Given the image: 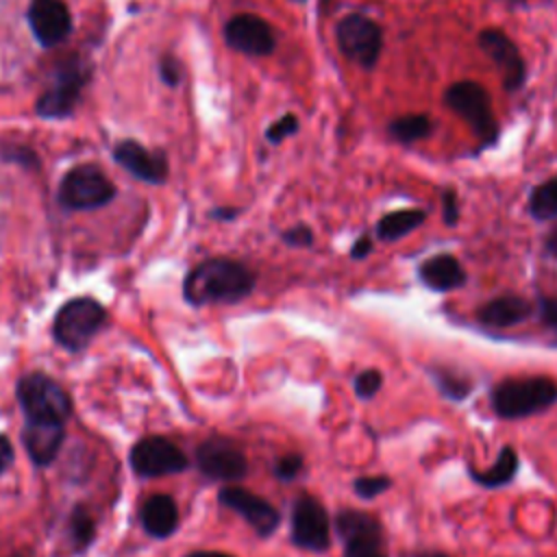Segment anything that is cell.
Instances as JSON below:
<instances>
[{
    "mask_svg": "<svg viewBox=\"0 0 557 557\" xmlns=\"http://www.w3.org/2000/svg\"><path fill=\"white\" fill-rule=\"evenodd\" d=\"M128 463L137 476L157 479L178 474L189 468L187 455L163 435L141 437L128 453Z\"/></svg>",
    "mask_w": 557,
    "mask_h": 557,
    "instance_id": "obj_10",
    "label": "cell"
},
{
    "mask_svg": "<svg viewBox=\"0 0 557 557\" xmlns=\"http://www.w3.org/2000/svg\"><path fill=\"white\" fill-rule=\"evenodd\" d=\"M218 500L224 507L239 513L259 537H270L276 531V527L281 524V513L276 511V507L246 487L224 485L218 492Z\"/></svg>",
    "mask_w": 557,
    "mask_h": 557,
    "instance_id": "obj_14",
    "label": "cell"
},
{
    "mask_svg": "<svg viewBox=\"0 0 557 557\" xmlns=\"http://www.w3.org/2000/svg\"><path fill=\"white\" fill-rule=\"evenodd\" d=\"M431 379H433L435 387L440 389V394L455 403L466 400L472 392V381L453 368L435 366V368H431Z\"/></svg>",
    "mask_w": 557,
    "mask_h": 557,
    "instance_id": "obj_26",
    "label": "cell"
},
{
    "mask_svg": "<svg viewBox=\"0 0 557 557\" xmlns=\"http://www.w3.org/2000/svg\"><path fill=\"white\" fill-rule=\"evenodd\" d=\"M255 289V274L248 265L228 257H211L189 270L183 281V296L191 307L235 305Z\"/></svg>",
    "mask_w": 557,
    "mask_h": 557,
    "instance_id": "obj_1",
    "label": "cell"
},
{
    "mask_svg": "<svg viewBox=\"0 0 557 557\" xmlns=\"http://www.w3.org/2000/svg\"><path fill=\"white\" fill-rule=\"evenodd\" d=\"M2 159L13 161V163H20V165H24V168H33V170L39 168L37 154H35L30 148H26V146H9V148H2Z\"/></svg>",
    "mask_w": 557,
    "mask_h": 557,
    "instance_id": "obj_35",
    "label": "cell"
},
{
    "mask_svg": "<svg viewBox=\"0 0 557 557\" xmlns=\"http://www.w3.org/2000/svg\"><path fill=\"white\" fill-rule=\"evenodd\" d=\"M159 74L168 87H176L181 83V63L172 54H163L159 61Z\"/></svg>",
    "mask_w": 557,
    "mask_h": 557,
    "instance_id": "obj_36",
    "label": "cell"
},
{
    "mask_svg": "<svg viewBox=\"0 0 557 557\" xmlns=\"http://www.w3.org/2000/svg\"><path fill=\"white\" fill-rule=\"evenodd\" d=\"M442 100L450 113H455L459 120L466 122V126L479 139L481 148L496 144L500 128L494 115L492 98L481 83L455 81L444 89Z\"/></svg>",
    "mask_w": 557,
    "mask_h": 557,
    "instance_id": "obj_3",
    "label": "cell"
},
{
    "mask_svg": "<svg viewBox=\"0 0 557 557\" xmlns=\"http://www.w3.org/2000/svg\"><path fill=\"white\" fill-rule=\"evenodd\" d=\"M226 44L244 54L263 57L274 50V33L270 24L252 13H239L224 28Z\"/></svg>",
    "mask_w": 557,
    "mask_h": 557,
    "instance_id": "obj_17",
    "label": "cell"
},
{
    "mask_svg": "<svg viewBox=\"0 0 557 557\" xmlns=\"http://www.w3.org/2000/svg\"><path fill=\"white\" fill-rule=\"evenodd\" d=\"M115 187L96 165H76L65 172L59 183V202L70 211H91L109 205Z\"/></svg>",
    "mask_w": 557,
    "mask_h": 557,
    "instance_id": "obj_5",
    "label": "cell"
},
{
    "mask_svg": "<svg viewBox=\"0 0 557 557\" xmlns=\"http://www.w3.org/2000/svg\"><path fill=\"white\" fill-rule=\"evenodd\" d=\"M527 209L537 222L557 220V176L535 185L529 194Z\"/></svg>",
    "mask_w": 557,
    "mask_h": 557,
    "instance_id": "obj_25",
    "label": "cell"
},
{
    "mask_svg": "<svg viewBox=\"0 0 557 557\" xmlns=\"http://www.w3.org/2000/svg\"><path fill=\"white\" fill-rule=\"evenodd\" d=\"M113 159L135 178L159 185L168 178V159L163 152L148 150L135 139H122L113 148Z\"/></svg>",
    "mask_w": 557,
    "mask_h": 557,
    "instance_id": "obj_18",
    "label": "cell"
},
{
    "mask_svg": "<svg viewBox=\"0 0 557 557\" xmlns=\"http://www.w3.org/2000/svg\"><path fill=\"white\" fill-rule=\"evenodd\" d=\"M426 220V211L411 207V209H396L379 218L374 226V235L381 242H396L400 237H407L418 226H422Z\"/></svg>",
    "mask_w": 557,
    "mask_h": 557,
    "instance_id": "obj_23",
    "label": "cell"
},
{
    "mask_svg": "<svg viewBox=\"0 0 557 557\" xmlns=\"http://www.w3.org/2000/svg\"><path fill=\"white\" fill-rule=\"evenodd\" d=\"M372 248H374V239L363 233V235H359V237L355 239V244L350 246V259L361 261V259H366V257L372 252Z\"/></svg>",
    "mask_w": 557,
    "mask_h": 557,
    "instance_id": "obj_37",
    "label": "cell"
},
{
    "mask_svg": "<svg viewBox=\"0 0 557 557\" xmlns=\"http://www.w3.org/2000/svg\"><path fill=\"white\" fill-rule=\"evenodd\" d=\"M492 409L503 420H520L557 403V381L550 376H509L490 392Z\"/></svg>",
    "mask_w": 557,
    "mask_h": 557,
    "instance_id": "obj_2",
    "label": "cell"
},
{
    "mask_svg": "<svg viewBox=\"0 0 557 557\" xmlns=\"http://www.w3.org/2000/svg\"><path fill=\"white\" fill-rule=\"evenodd\" d=\"M65 440V420L59 418H26L22 444L37 468L50 466Z\"/></svg>",
    "mask_w": 557,
    "mask_h": 557,
    "instance_id": "obj_15",
    "label": "cell"
},
{
    "mask_svg": "<svg viewBox=\"0 0 557 557\" xmlns=\"http://www.w3.org/2000/svg\"><path fill=\"white\" fill-rule=\"evenodd\" d=\"M535 311V305L518 294H503L476 309V320L487 329H511L529 320Z\"/></svg>",
    "mask_w": 557,
    "mask_h": 557,
    "instance_id": "obj_19",
    "label": "cell"
},
{
    "mask_svg": "<svg viewBox=\"0 0 557 557\" xmlns=\"http://www.w3.org/2000/svg\"><path fill=\"white\" fill-rule=\"evenodd\" d=\"M433 133V122L426 113H405L387 124V135L403 144V146H413L422 139H426Z\"/></svg>",
    "mask_w": 557,
    "mask_h": 557,
    "instance_id": "obj_24",
    "label": "cell"
},
{
    "mask_svg": "<svg viewBox=\"0 0 557 557\" xmlns=\"http://www.w3.org/2000/svg\"><path fill=\"white\" fill-rule=\"evenodd\" d=\"M416 557H448V555H444V553H437V550H435V553L431 550V553H418Z\"/></svg>",
    "mask_w": 557,
    "mask_h": 557,
    "instance_id": "obj_42",
    "label": "cell"
},
{
    "mask_svg": "<svg viewBox=\"0 0 557 557\" xmlns=\"http://www.w3.org/2000/svg\"><path fill=\"white\" fill-rule=\"evenodd\" d=\"M302 468H305L302 455H298V453H287V455H283V457H278V459L274 461L272 472H274V476H276L278 481H294V479L302 472Z\"/></svg>",
    "mask_w": 557,
    "mask_h": 557,
    "instance_id": "obj_30",
    "label": "cell"
},
{
    "mask_svg": "<svg viewBox=\"0 0 557 557\" xmlns=\"http://www.w3.org/2000/svg\"><path fill=\"white\" fill-rule=\"evenodd\" d=\"M185 557H235V555H228L222 550H191Z\"/></svg>",
    "mask_w": 557,
    "mask_h": 557,
    "instance_id": "obj_41",
    "label": "cell"
},
{
    "mask_svg": "<svg viewBox=\"0 0 557 557\" xmlns=\"http://www.w3.org/2000/svg\"><path fill=\"white\" fill-rule=\"evenodd\" d=\"M13 459H15V448L11 440L4 433H0V476L13 466Z\"/></svg>",
    "mask_w": 557,
    "mask_h": 557,
    "instance_id": "obj_38",
    "label": "cell"
},
{
    "mask_svg": "<svg viewBox=\"0 0 557 557\" xmlns=\"http://www.w3.org/2000/svg\"><path fill=\"white\" fill-rule=\"evenodd\" d=\"M440 200H442V220L446 226H457L459 222V196L455 191V187H444L442 194H440Z\"/></svg>",
    "mask_w": 557,
    "mask_h": 557,
    "instance_id": "obj_33",
    "label": "cell"
},
{
    "mask_svg": "<svg viewBox=\"0 0 557 557\" xmlns=\"http://www.w3.org/2000/svg\"><path fill=\"white\" fill-rule=\"evenodd\" d=\"M520 468V459H518V453L513 446H503L498 450V457L496 461L485 468V470H476V468H468V476L481 485V487H487V490H496V487H503V485H509L516 476Z\"/></svg>",
    "mask_w": 557,
    "mask_h": 557,
    "instance_id": "obj_22",
    "label": "cell"
},
{
    "mask_svg": "<svg viewBox=\"0 0 557 557\" xmlns=\"http://www.w3.org/2000/svg\"><path fill=\"white\" fill-rule=\"evenodd\" d=\"M383 385V374L381 370L376 368H368V370H361L355 381H352V389H355V396L361 398V400H370L379 394Z\"/></svg>",
    "mask_w": 557,
    "mask_h": 557,
    "instance_id": "obj_29",
    "label": "cell"
},
{
    "mask_svg": "<svg viewBox=\"0 0 557 557\" xmlns=\"http://www.w3.org/2000/svg\"><path fill=\"white\" fill-rule=\"evenodd\" d=\"M239 211L233 209V207H220V209H213L211 211V218H218V220H233Z\"/></svg>",
    "mask_w": 557,
    "mask_h": 557,
    "instance_id": "obj_40",
    "label": "cell"
},
{
    "mask_svg": "<svg viewBox=\"0 0 557 557\" xmlns=\"http://www.w3.org/2000/svg\"><path fill=\"white\" fill-rule=\"evenodd\" d=\"M104 322L107 309L96 298L76 296L63 302L54 313L52 337L67 352H81L102 331Z\"/></svg>",
    "mask_w": 557,
    "mask_h": 557,
    "instance_id": "obj_4",
    "label": "cell"
},
{
    "mask_svg": "<svg viewBox=\"0 0 557 557\" xmlns=\"http://www.w3.org/2000/svg\"><path fill=\"white\" fill-rule=\"evenodd\" d=\"M335 531L344 546V557H389L381 522L359 509H342L335 516Z\"/></svg>",
    "mask_w": 557,
    "mask_h": 557,
    "instance_id": "obj_8",
    "label": "cell"
},
{
    "mask_svg": "<svg viewBox=\"0 0 557 557\" xmlns=\"http://www.w3.org/2000/svg\"><path fill=\"white\" fill-rule=\"evenodd\" d=\"M418 278L433 292L446 294L459 289L468 281V272L463 270L461 261L450 252H440L424 259L418 265Z\"/></svg>",
    "mask_w": 557,
    "mask_h": 557,
    "instance_id": "obj_20",
    "label": "cell"
},
{
    "mask_svg": "<svg viewBox=\"0 0 557 557\" xmlns=\"http://www.w3.org/2000/svg\"><path fill=\"white\" fill-rule=\"evenodd\" d=\"M335 39L339 52L363 70H372L381 59L383 30L363 13L344 15L335 26Z\"/></svg>",
    "mask_w": 557,
    "mask_h": 557,
    "instance_id": "obj_7",
    "label": "cell"
},
{
    "mask_svg": "<svg viewBox=\"0 0 557 557\" xmlns=\"http://www.w3.org/2000/svg\"><path fill=\"white\" fill-rule=\"evenodd\" d=\"M67 531L72 537V544L76 550L87 548L94 537H96V522L89 516V511L83 505H76L70 513V522H67Z\"/></svg>",
    "mask_w": 557,
    "mask_h": 557,
    "instance_id": "obj_27",
    "label": "cell"
},
{
    "mask_svg": "<svg viewBox=\"0 0 557 557\" xmlns=\"http://www.w3.org/2000/svg\"><path fill=\"white\" fill-rule=\"evenodd\" d=\"M139 522L150 537H170L178 527V507L170 494H152L141 503Z\"/></svg>",
    "mask_w": 557,
    "mask_h": 557,
    "instance_id": "obj_21",
    "label": "cell"
},
{
    "mask_svg": "<svg viewBox=\"0 0 557 557\" xmlns=\"http://www.w3.org/2000/svg\"><path fill=\"white\" fill-rule=\"evenodd\" d=\"M298 131V117L294 113H285L283 117H278L268 131H265V139L270 144H281L283 139H287L289 135H294Z\"/></svg>",
    "mask_w": 557,
    "mask_h": 557,
    "instance_id": "obj_32",
    "label": "cell"
},
{
    "mask_svg": "<svg viewBox=\"0 0 557 557\" xmlns=\"http://www.w3.org/2000/svg\"><path fill=\"white\" fill-rule=\"evenodd\" d=\"M17 403L26 418H59L72 413V398L65 387L44 372H28L17 381Z\"/></svg>",
    "mask_w": 557,
    "mask_h": 557,
    "instance_id": "obj_6",
    "label": "cell"
},
{
    "mask_svg": "<svg viewBox=\"0 0 557 557\" xmlns=\"http://www.w3.org/2000/svg\"><path fill=\"white\" fill-rule=\"evenodd\" d=\"M13 557H20V555H13Z\"/></svg>",
    "mask_w": 557,
    "mask_h": 557,
    "instance_id": "obj_44",
    "label": "cell"
},
{
    "mask_svg": "<svg viewBox=\"0 0 557 557\" xmlns=\"http://www.w3.org/2000/svg\"><path fill=\"white\" fill-rule=\"evenodd\" d=\"M476 44H479L481 52L494 63L505 91L516 94V91L524 89L527 78H529L527 61H524L520 48L516 46V41L507 33H503L500 28H492V26L483 28L476 35Z\"/></svg>",
    "mask_w": 557,
    "mask_h": 557,
    "instance_id": "obj_9",
    "label": "cell"
},
{
    "mask_svg": "<svg viewBox=\"0 0 557 557\" xmlns=\"http://www.w3.org/2000/svg\"><path fill=\"white\" fill-rule=\"evenodd\" d=\"M196 466L211 481H237L248 472L244 450L222 435H211L198 444Z\"/></svg>",
    "mask_w": 557,
    "mask_h": 557,
    "instance_id": "obj_12",
    "label": "cell"
},
{
    "mask_svg": "<svg viewBox=\"0 0 557 557\" xmlns=\"http://www.w3.org/2000/svg\"><path fill=\"white\" fill-rule=\"evenodd\" d=\"M283 244L292 246V248H309L313 244V231L307 224H296L287 231L281 233Z\"/></svg>",
    "mask_w": 557,
    "mask_h": 557,
    "instance_id": "obj_34",
    "label": "cell"
},
{
    "mask_svg": "<svg viewBox=\"0 0 557 557\" xmlns=\"http://www.w3.org/2000/svg\"><path fill=\"white\" fill-rule=\"evenodd\" d=\"M28 26L44 48H54L72 30V15L63 0H30Z\"/></svg>",
    "mask_w": 557,
    "mask_h": 557,
    "instance_id": "obj_16",
    "label": "cell"
},
{
    "mask_svg": "<svg viewBox=\"0 0 557 557\" xmlns=\"http://www.w3.org/2000/svg\"><path fill=\"white\" fill-rule=\"evenodd\" d=\"M535 311L540 322L553 333V337L557 339V296H537L535 302Z\"/></svg>",
    "mask_w": 557,
    "mask_h": 557,
    "instance_id": "obj_31",
    "label": "cell"
},
{
    "mask_svg": "<svg viewBox=\"0 0 557 557\" xmlns=\"http://www.w3.org/2000/svg\"><path fill=\"white\" fill-rule=\"evenodd\" d=\"M292 542L311 553H324L331 546V518L320 500L300 494L292 507Z\"/></svg>",
    "mask_w": 557,
    "mask_h": 557,
    "instance_id": "obj_11",
    "label": "cell"
},
{
    "mask_svg": "<svg viewBox=\"0 0 557 557\" xmlns=\"http://www.w3.org/2000/svg\"><path fill=\"white\" fill-rule=\"evenodd\" d=\"M87 78H89V70L83 67L81 61H74L72 65H63L57 72L52 85L37 98V104H35L37 115L46 120L67 117L74 111Z\"/></svg>",
    "mask_w": 557,
    "mask_h": 557,
    "instance_id": "obj_13",
    "label": "cell"
},
{
    "mask_svg": "<svg viewBox=\"0 0 557 557\" xmlns=\"http://www.w3.org/2000/svg\"><path fill=\"white\" fill-rule=\"evenodd\" d=\"M292 2H305V0H292Z\"/></svg>",
    "mask_w": 557,
    "mask_h": 557,
    "instance_id": "obj_43",
    "label": "cell"
},
{
    "mask_svg": "<svg viewBox=\"0 0 557 557\" xmlns=\"http://www.w3.org/2000/svg\"><path fill=\"white\" fill-rule=\"evenodd\" d=\"M544 252H546V257L557 259V224L544 237Z\"/></svg>",
    "mask_w": 557,
    "mask_h": 557,
    "instance_id": "obj_39",
    "label": "cell"
},
{
    "mask_svg": "<svg viewBox=\"0 0 557 557\" xmlns=\"http://www.w3.org/2000/svg\"><path fill=\"white\" fill-rule=\"evenodd\" d=\"M389 487H392V479L387 474H363L352 481V492L363 500L376 498Z\"/></svg>",
    "mask_w": 557,
    "mask_h": 557,
    "instance_id": "obj_28",
    "label": "cell"
}]
</instances>
